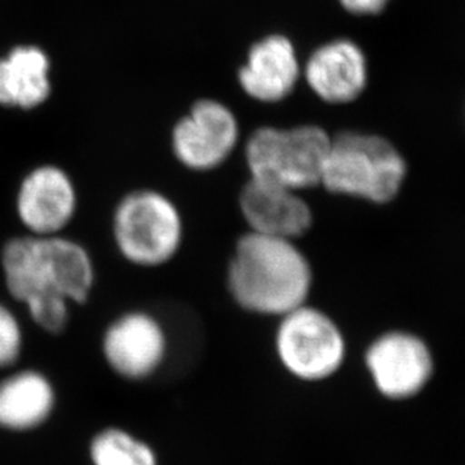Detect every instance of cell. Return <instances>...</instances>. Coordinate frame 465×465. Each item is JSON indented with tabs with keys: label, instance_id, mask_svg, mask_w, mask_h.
<instances>
[{
	"label": "cell",
	"instance_id": "1",
	"mask_svg": "<svg viewBox=\"0 0 465 465\" xmlns=\"http://www.w3.org/2000/svg\"><path fill=\"white\" fill-rule=\"evenodd\" d=\"M6 284L14 298L27 305L45 331L63 332L68 304H84L94 286V264L88 251L65 237L31 236L5 246Z\"/></svg>",
	"mask_w": 465,
	"mask_h": 465
},
{
	"label": "cell",
	"instance_id": "2",
	"mask_svg": "<svg viewBox=\"0 0 465 465\" xmlns=\"http://www.w3.org/2000/svg\"><path fill=\"white\" fill-rule=\"evenodd\" d=\"M227 282L241 309L282 318L307 302L313 273L295 241L248 232L234 245Z\"/></svg>",
	"mask_w": 465,
	"mask_h": 465
},
{
	"label": "cell",
	"instance_id": "3",
	"mask_svg": "<svg viewBox=\"0 0 465 465\" xmlns=\"http://www.w3.org/2000/svg\"><path fill=\"white\" fill-rule=\"evenodd\" d=\"M407 163L387 139L361 132L331 136L321 186L330 193L389 203L398 195Z\"/></svg>",
	"mask_w": 465,
	"mask_h": 465
},
{
	"label": "cell",
	"instance_id": "4",
	"mask_svg": "<svg viewBox=\"0 0 465 465\" xmlns=\"http://www.w3.org/2000/svg\"><path fill=\"white\" fill-rule=\"evenodd\" d=\"M330 143L331 136L319 125L259 127L245 143L250 179L296 193L321 186Z\"/></svg>",
	"mask_w": 465,
	"mask_h": 465
},
{
	"label": "cell",
	"instance_id": "5",
	"mask_svg": "<svg viewBox=\"0 0 465 465\" xmlns=\"http://www.w3.org/2000/svg\"><path fill=\"white\" fill-rule=\"evenodd\" d=\"M113 232L116 248L127 262L154 268L177 254L183 241V220L166 195L138 189L115 207Z\"/></svg>",
	"mask_w": 465,
	"mask_h": 465
},
{
	"label": "cell",
	"instance_id": "6",
	"mask_svg": "<svg viewBox=\"0 0 465 465\" xmlns=\"http://www.w3.org/2000/svg\"><path fill=\"white\" fill-rule=\"evenodd\" d=\"M275 349L282 367L302 381L327 380L341 369L345 339L328 314L301 305L282 316Z\"/></svg>",
	"mask_w": 465,
	"mask_h": 465
},
{
	"label": "cell",
	"instance_id": "7",
	"mask_svg": "<svg viewBox=\"0 0 465 465\" xmlns=\"http://www.w3.org/2000/svg\"><path fill=\"white\" fill-rule=\"evenodd\" d=\"M241 138L239 121L220 100L200 99L175 123L171 145L175 159L193 171L223 165Z\"/></svg>",
	"mask_w": 465,
	"mask_h": 465
},
{
	"label": "cell",
	"instance_id": "8",
	"mask_svg": "<svg viewBox=\"0 0 465 465\" xmlns=\"http://www.w3.org/2000/svg\"><path fill=\"white\" fill-rule=\"evenodd\" d=\"M367 369L381 393L407 399L419 393L434 369L425 341L408 332H389L367 349Z\"/></svg>",
	"mask_w": 465,
	"mask_h": 465
},
{
	"label": "cell",
	"instance_id": "9",
	"mask_svg": "<svg viewBox=\"0 0 465 465\" xmlns=\"http://www.w3.org/2000/svg\"><path fill=\"white\" fill-rule=\"evenodd\" d=\"M168 351L165 330L154 316L130 312L115 319L104 336L109 367L125 380H145L162 366Z\"/></svg>",
	"mask_w": 465,
	"mask_h": 465
},
{
	"label": "cell",
	"instance_id": "10",
	"mask_svg": "<svg viewBox=\"0 0 465 465\" xmlns=\"http://www.w3.org/2000/svg\"><path fill=\"white\" fill-rule=\"evenodd\" d=\"M302 67L289 36L271 34L255 41L237 72L241 90L260 104H280L295 91Z\"/></svg>",
	"mask_w": 465,
	"mask_h": 465
},
{
	"label": "cell",
	"instance_id": "11",
	"mask_svg": "<svg viewBox=\"0 0 465 465\" xmlns=\"http://www.w3.org/2000/svg\"><path fill=\"white\" fill-rule=\"evenodd\" d=\"M239 209L250 232L295 241L313 224V213L300 193L250 179L239 195Z\"/></svg>",
	"mask_w": 465,
	"mask_h": 465
},
{
	"label": "cell",
	"instance_id": "12",
	"mask_svg": "<svg viewBox=\"0 0 465 465\" xmlns=\"http://www.w3.org/2000/svg\"><path fill=\"white\" fill-rule=\"evenodd\" d=\"M17 209L34 236H56L76 213V188L58 166H41L23 182Z\"/></svg>",
	"mask_w": 465,
	"mask_h": 465
},
{
	"label": "cell",
	"instance_id": "13",
	"mask_svg": "<svg viewBox=\"0 0 465 465\" xmlns=\"http://www.w3.org/2000/svg\"><path fill=\"white\" fill-rule=\"evenodd\" d=\"M302 74L319 99L331 104H351L367 85L366 56L353 41L337 38L313 50Z\"/></svg>",
	"mask_w": 465,
	"mask_h": 465
},
{
	"label": "cell",
	"instance_id": "14",
	"mask_svg": "<svg viewBox=\"0 0 465 465\" xmlns=\"http://www.w3.org/2000/svg\"><path fill=\"white\" fill-rule=\"evenodd\" d=\"M52 93L50 59L36 45H18L0 59V104L34 109Z\"/></svg>",
	"mask_w": 465,
	"mask_h": 465
},
{
	"label": "cell",
	"instance_id": "15",
	"mask_svg": "<svg viewBox=\"0 0 465 465\" xmlns=\"http://www.w3.org/2000/svg\"><path fill=\"white\" fill-rule=\"evenodd\" d=\"M54 407V390L38 371H18L0 382V428L29 430L43 425Z\"/></svg>",
	"mask_w": 465,
	"mask_h": 465
},
{
	"label": "cell",
	"instance_id": "16",
	"mask_svg": "<svg viewBox=\"0 0 465 465\" xmlns=\"http://www.w3.org/2000/svg\"><path fill=\"white\" fill-rule=\"evenodd\" d=\"M90 458L93 465H159L150 444L118 428H108L95 435Z\"/></svg>",
	"mask_w": 465,
	"mask_h": 465
},
{
	"label": "cell",
	"instance_id": "17",
	"mask_svg": "<svg viewBox=\"0 0 465 465\" xmlns=\"http://www.w3.org/2000/svg\"><path fill=\"white\" fill-rule=\"evenodd\" d=\"M22 349V332L17 321L0 305V367L17 361Z\"/></svg>",
	"mask_w": 465,
	"mask_h": 465
},
{
	"label": "cell",
	"instance_id": "18",
	"mask_svg": "<svg viewBox=\"0 0 465 465\" xmlns=\"http://www.w3.org/2000/svg\"><path fill=\"white\" fill-rule=\"evenodd\" d=\"M390 0H339V4L355 15H375L384 11Z\"/></svg>",
	"mask_w": 465,
	"mask_h": 465
}]
</instances>
